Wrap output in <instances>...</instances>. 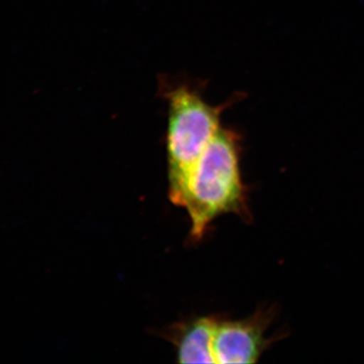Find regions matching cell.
Instances as JSON below:
<instances>
[{"mask_svg":"<svg viewBox=\"0 0 364 364\" xmlns=\"http://www.w3.org/2000/svg\"><path fill=\"white\" fill-rule=\"evenodd\" d=\"M240 156V136L233 130L221 128L193 167L181 207L188 212L189 237L193 242L202 240L220 215L234 214L245 221L251 219Z\"/></svg>","mask_w":364,"mask_h":364,"instance_id":"1","label":"cell"},{"mask_svg":"<svg viewBox=\"0 0 364 364\" xmlns=\"http://www.w3.org/2000/svg\"><path fill=\"white\" fill-rule=\"evenodd\" d=\"M163 97L168 105L166 149L169 200L182 207L193 167L221 127L226 105L208 104L198 88L188 82L163 81Z\"/></svg>","mask_w":364,"mask_h":364,"instance_id":"2","label":"cell"},{"mask_svg":"<svg viewBox=\"0 0 364 364\" xmlns=\"http://www.w3.org/2000/svg\"><path fill=\"white\" fill-rule=\"evenodd\" d=\"M274 309H260L250 317L241 320H227L219 317L214 336L215 363H254L275 337H267V331L274 320Z\"/></svg>","mask_w":364,"mask_h":364,"instance_id":"3","label":"cell"},{"mask_svg":"<svg viewBox=\"0 0 364 364\" xmlns=\"http://www.w3.org/2000/svg\"><path fill=\"white\" fill-rule=\"evenodd\" d=\"M219 316H200L174 323L162 332L173 345L179 363H215L214 336Z\"/></svg>","mask_w":364,"mask_h":364,"instance_id":"4","label":"cell"}]
</instances>
